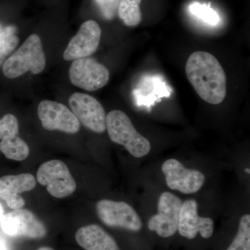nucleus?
<instances>
[{
  "label": "nucleus",
  "mask_w": 250,
  "mask_h": 250,
  "mask_svg": "<svg viewBox=\"0 0 250 250\" xmlns=\"http://www.w3.org/2000/svg\"><path fill=\"white\" fill-rule=\"evenodd\" d=\"M186 74L197 95L210 104H219L227 95L225 70L214 56L195 52L188 59Z\"/></svg>",
  "instance_id": "nucleus-1"
},
{
  "label": "nucleus",
  "mask_w": 250,
  "mask_h": 250,
  "mask_svg": "<svg viewBox=\"0 0 250 250\" xmlns=\"http://www.w3.org/2000/svg\"><path fill=\"white\" fill-rule=\"evenodd\" d=\"M106 126L111 141L124 146L134 157L142 158L150 152L149 140L136 131L124 112L120 110L110 111L106 117Z\"/></svg>",
  "instance_id": "nucleus-2"
},
{
  "label": "nucleus",
  "mask_w": 250,
  "mask_h": 250,
  "mask_svg": "<svg viewBox=\"0 0 250 250\" xmlns=\"http://www.w3.org/2000/svg\"><path fill=\"white\" fill-rule=\"evenodd\" d=\"M45 65V56L41 38L34 34L5 61L2 71L7 78L15 79L29 71L35 75L41 73Z\"/></svg>",
  "instance_id": "nucleus-3"
},
{
  "label": "nucleus",
  "mask_w": 250,
  "mask_h": 250,
  "mask_svg": "<svg viewBox=\"0 0 250 250\" xmlns=\"http://www.w3.org/2000/svg\"><path fill=\"white\" fill-rule=\"evenodd\" d=\"M39 183L47 187V191L56 198L71 195L77 184L68 167L60 160L49 161L40 166L37 172Z\"/></svg>",
  "instance_id": "nucleus-4"
},
{
  "label": "nucleus",
  "mask_w": 250,
  "mask_h": 250,
  "mask_svg": "<svg viewBox=\"0 0 250 250\" xmlns=\"http://www.w3.org/2000/svg\"><path fill=\"white\" fill-rule=\"evenodd\" d=\"M99 218L110 228L124 229L128 231H141L143 223L131 206L125 202L102 200L96 205Z\"/></svg>",
  "instance_id": "nucleus-5"
},
{
  "label": "nucleus",
  "mask_w": 250,
  "mask_h": 250,
  "mask_svg": "<svg viewBox=\"0 0 250 250\" xmlns=\"http://www.w3.org/2000/svg\"><path fill=\"white\" fill-rule=\"evenodd\" d=\"M109 76V71L104 65L88 57L74 61L69 70L72 84L87 91L103 88L107 84Z\"/></svg>",
  "instance_id": "nucleus-6"
},
{
  "label": "nucleus",
  "mask_w": 250,
  "mask_h": 250,
  "mask_svg": "<svg viewBox=\"0 0 250 250\" xmlns=\"http://www.w3.org/2000/svg\"><path fill=\"white\" fill-rule=\"evenodd\" d=\"M182 200L177 195L164 192L159 197L157 214L148 222V228L162 238L173 236L178 231Z\"/></svg>",
  "instance_id": "nucleus-7"
},
{
  "label": "nucleus",
  "mask_w": 250,
  "mask_h": 250,
  "mask_svg": "<svg viewBox=\"0 0 250 250\" xmlns=\"http://www.w3.org/2000/svg\"><path fill=\"white\" fill-rule=\"evenodd\" d=\"M71 111L79 122L95 133L106 129V113L101 103L88 94L75 93L69 98Z\"/></svg>",
  "instance_id": "nucleus-8"
},
{
  "label": "nucleus",
  "mask_w": 250,
  "mask_h": 250,
  "mask_svg": "<svg viewBox=\"0 0 250 250\" xmlns=\"http://www.w3.org/2000/svg\"><path fill=\"white\" fill-rule=\"evenodd\" d=\"M0 222L3 231L10 236L39 239L47 235L45 225L29 210L15 209L3 215Z\"/></svg>",
  "instance_id": "nucleus-9"
},
{
  "label": "nucleus",
  "mask_w": 250,
  "mask_h": 250,
  "mask_svg": "<svg viewBox=\"0 0 250 250\" xmlns=\"http://www.w3.org/2000/svg\"><path fill=\"white\" fill-rule=\"evenodd\" d=\"M161 169L167 187L182 193H195L205 182V174L200 171L187 168L177 159H167Z\"/></svg>",
  "instance_id": "nucleus-10"
},
{
  "label": "nucleus",
  "mask_w": 250,
  "mask_h": 250,
  "mask_svg": "<svg viewBox=\"0 0 250 250\" xmlns=\"http://www.w3.org/2000/svg\"><path fill=\"white\" fill-rule=\"evenodd\" d=\"M38 115L42 127L48 131L59 130L67 134H76L80 131V122L62 104L43 100L39 104Z\"/></svg>",
  "instance_id": "nucleus-11"
},
{
  "label": "nucleus",
  "mask_w": 250,
  "mask_h": 250,
  "mask_svg": "<svg viewBox=\"0 0 250 250\" xmlns=\"http://www.w3.org/2000/svg\"><path fill=\"white\" fill-rule=\"evenodd\" d=\"M101 35V28L98 22L85 21L69 42L63 53L64 60L75 61L95 53L98 48Z\"/></svg>",
  "instance_id": "nucleus-12"
},
{
  "label": "nucleus",
  "mask_w": 250,
  "mask_h": 250,
  "mask_svg": "<svg viewBox=\"0 0 250 250\" xmlns=\"http://www.w3.org/2000/svg\"><path fill=\"white\" fill-rule=\"evenodd\" d=\"M198 205L196 200H186L182 204L179 214L178 231L181 236L188 239H193L197 233L202 238H209L214 230V223L210 218L200 217L198 215Z\"/></svg>",
  "instance_id": "nucleus-13"
},
{
  "label": "nucleus",
  "mask_w": 250,
  "mask_h": 250,
  "mask_svg": "<svg viewBox=\"0 0 250 250\" xmlns=\"http://www.w3.org/2000/svg\"><path fill=\"white\" fill-rule=\"evenodd\" d=\"M36 185L35 177L29 173L0 177V199L12 209L22 208L25 202L20 194L30 191Z\"/></svg>",
  "instance_id": "nucleus-14"
},
{
  "label": "nucleus",
  "mask_w": 250,
  "mask_h": 250,
  "mask_svg": "<svg viewBox=\"0 0 250 250\" xmlns=\"http://www.w3.org/2000/svg\"><path fill=\"white\" fill-rule=\"evenodd\" d=\"M75 239L85 250H120L114 238L98 225H87L79 229Z\"/></svg>",
  "instance_id": "nucleus-15"
},
{
  "label": "nucleus",
  "mask_w": 250,
  "mask_h": 250,
  "mask_svg": "<svg viewBox=\"0 0 250 250\" xmlns=\"http://www.w3.org/2000/svg\"><path fill=\"white\" fill-rule=\"evenodd\" d=\"M134 95L139 104H152L158 99L170 95L168 87L161 77H146L141 80L139 87L134 90Z\"/></svg>",
  "instance_id": "nucleus-16"
},
{
  "label": "nucleus",
  "mask_w": 250,
  "mask_h": 250,
  "mask_svg": "<svg viewBox=\"0 0 250 250\" xmlns=\"http://www.w3.org/2000/svg\"><path fill=\"white\" fill-rule=\"evenodd\" d=\"M142 0H121L118 14L127 27H136L142 21L141 5Z\"/></svg>",
  "instance_id": "nucleus-17"
},
{
  "label": "nucleus",
  "mask_w": 250,
  "mask_h": 250,
  "mask_svg": "<svg viewBox=\"0 0 250 250\" xmlns=\"http://www.w3.org/2000/svg\"><path fill=\"white\" fill-rule=\"evenodd\" d=\"M0 151L7 159L21 161L25 160L29 156V147L21 138L1 140Z\"/></svg>",
  "instance_id": "nucleus-18"
},
{
  "label": "nucleus",
  "mask_w": 250,
  "mask_h": 250,
  "mask_svg": "<svg viewBox=\"0 0 250 250\" xmlns=\"http://www.w3.org/2000/svg\"><path fill=\"white\" fill-rule=\"evenodd\" d=\"M16 31V27L12 25L0 29V65L17 47L19 39Z\"/></svg>",
  "instance_id": "nucleus-19"
},
{
  "label": "nucleus",
  "mask_w": 250,
  "mask_h": 250,
  "mask_svg": "<svg viewBox=\"0 0 250 250\" xmlns=\"http://www.w3.org/2000/svg\"><path fill=\"white\" fill-rule=\"evenodd\" d=\"M227 250H250V215L241 217L238 232Z\"/></svg>",
  "instance_id": "nucleus-20"
},
{
  "label": "nucleus",
  "mask_w": 250,
  "mask_h": 250,
  "mask_svg": "<svg viewBox=\"0 0 250 250\" xmlns=\"http://www.w3.org/2000/svg\"><path fill=\"white\" fill-rule=\"evenodd\" d=\"M189 11L193 16L210 25H215L220 21L218 14L210 8V4L193 3L189 6Z\"/></svg>",
  "instance_id": "nucleus-21"
},
{
  "label": "nucleus",
  "mask_w": 250,
  "mask_h": 250,
  "mask_svg": "<svg viewBox=\"0 0 250 250\" xmlns=\"http://www.w3.org/2000/svg\"><path fill=\"white\" fill-rule=\"evenodd\" d=\"M19 125L17 118L12 114L5 115L0 120V139H12L17 137Z\"/></svg>",
  "instance_id": "nucleus-22"
},
{
  "label": "nucleus",
  "mask_w": 250,
  "mask_h": 250,
  "mask_svg": "<svg viewBox=\"0 0 250 250\" xmlns=\"http://www.w3.org/2000/svg\"><path fill=\"white\" fill-rule=\"evenodd\" d=\"M103 17L107 21H112L118 14L121 0H95Z\"/></svg>",
  "instance_id": "nucleus-23"
},
{
  "label": "nucleus",
  "mask_w": 250,
  "mask_h": 250,
  "mask_svg": "<svg viewBox=\"0 0 250 250\" xmlns=\"http://www.w3.org/2000/svg\"><path fill=\"white\" fill-rule=\"evenodd\" d=\"M0 250H10L7 242L0 238Z\"/></svg>",
  "instance_id": "nucleus-24"
},
{
  "label": "nucleus",
  "mask_w": 250,
  "mask_h": 250,
  "mask_svg": "<svg viewBox=\"0 0 250 250\" xmlns=\"http://www.w3.org/2000/svg\"><path fill=\"white\" fill-rule=\"evenodd\" d=\"M4 215V209H3L2 207L0 205V220L2 218L3 215Z\"/></svg>",
  "instance_id": "nucleus-25"
},
{
  "label": "nucleus",
  "mask_w": 250,
  "mask_h": 250,
  "mask_svg": "<svg viewBox=\"0 0 250 250\" xmlns=\"http://www.w3.org/2000/svg\"><path fill=\"white\" fill-rule=\"evenodd\" d=\"M38 250H54L52 248H49V247H42V248H39Z\"/></svg>",
  "instance_id": "nucleus-26"
}]
</instances>
